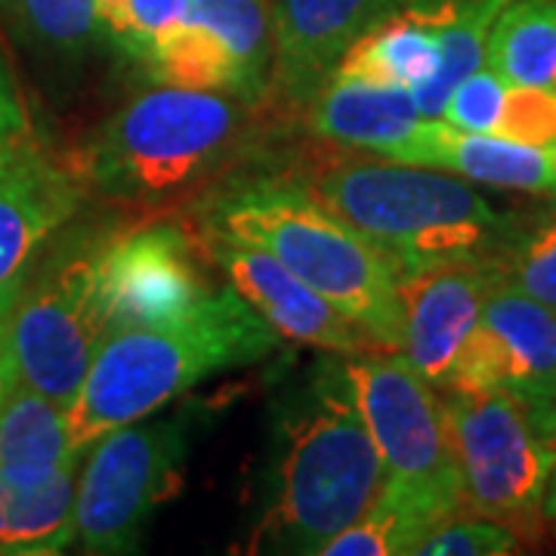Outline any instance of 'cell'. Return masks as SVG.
I'll return each instance as SVG.
<instances>
[{"label": "cell", "mask_w": 556, "mask_h": 556, "mask_svg": "<svg viewBox=\"0 0 556 556\" xmlns=\"http://www.w3.org/2000/svg\"><path fill=\"white\" fill-rule=\"evenodd\" d=\"M254 551L321 556L368 514L387 470L358 412L343 362H318L276 417Z\"/></svg>", "instance_id": "cell-1"}, {"label": "cell", "mask_w": 556, "mask_h": 556, "mask_svg": "<svg viewBox=\"0 0 556 556\" xmlns=\"http://www.w3.org/2000/svg\"><path fill=\"white\" fill-rule=\"evenodd\" d=\"M278 343L232 285L211 288L170 321L112 331L68 405L78 448L87 452L115 427L152 417L201 380L257 365Z\"/></svg>", "instance_id": "cell-2"}, {"label": "cell", "mask_w": 556, "mask_h": 556, "mask_svg": "<svg viewBox=\"0 0 556 556\" xmlns=\"http://www.w3.org/2000/svg\"><path fill=\"white\" fill-rule=\"evenodd\" d=\"M254 130V105L229 93L159 87L124 102L75 155L87 192L164 211L195 199L236 164Z\"/></svg>", "instance_id": "cell-3"}, {"label": "cell", "mask_w": 556, "mask_h": 556, "mask_svg": "<svg viewBox=\"0 0 556 556\" xmlns=\"http://www.w3.org/2000/svg\"><path fill=\"white\" fill-rule=\"evenodd\" d=\"M199 223L263 248L362 325L383 353H399L402 313L396 266L378 244L313 199L300 182H232L204 199Z\"/></svg>", "instance_id": "cell-4"}, {"label": "cell", "mask_w": 556, "mask_h": 556, "mask_svg": "<svg viewBox=\"0 0 556 556\" xmlns=\"http://www.w3.org/2000/svg\"><path fill=\"white\" fill-rule=\"evenodd\" d=\"M298 182L378 244L396 276L442 260L489 257L514 223L470 179L402 161H343Z\"/></svg>", "instance_id": "cell-5"}, {"label": "cell", "mask_w": 556, "mask_h": 556, "mask_svg": "<svg viewBox=\"0 0 556 556\" xmlns=\"http://www.w3.org/2000/svg\"><path fill=\"white\" fill-rule=\"evenodd\" d=\"M445 420L460 510L504 526L544 517L556 467V399L514 393H448Z\"/></svg>", "instance_id": "cell-6"}, {"label": "cell", "mask_w": 556, "mask_h": 556, "mask_svg": "<svg viewBox=\"0 0 556 556\" xmlns=\"http://www.w3.org/2000/svg\"><path fill=\"white\" fill-rule=\"evenodd\" d=\"M68 226L28 269L13 313L20 380L62 405L75 402L93 356L109 338L100 300L105 232Z\"/></svg>", "instance_id": "cell-7"}, {"label": "cell", "mask_w": 556, "mask_h": 556, "mask_svg": "<svg viewBox=\"0 0 556 556\" xmlns=\"http://www.w3.org/2000/svg\"><path fill=\"white\" fill-rule=\"evenodd\" d=\"M189 439L182 420H134L87 448L75 492V544L84 554H137L161 504L179 495Z\"/></svg>", "instance_id": "cell-8"}, {"label": "cell", "mask_w": 556, "mask_h": 556, "mask_svg": "<svg viewBox=\"0 0 556 556\" xmlns=\"http://www.w3.org/2000/svg\"><path fill=\"white\" fill-rule=\"evenodd\" d=\"M362 420L378 445L387 489L415 497L437 517L460 510L445 399L402 353H365L343 362Z\"/></svg>", "instance_id": "cell-9"}, {"label": "cell", "mask_w": 556, "mask_h": 556, "mask_svg": "<svg viewBox=\"0 0 556 556\" xmlns=\"http://www.w3.org/2000/svg\"><path fill=\"white\" fill-rule=\"evenodd\" d=\"M199 236L179 223H149L105 232L100 248V300L109 334L161 325L192 309L214 285L204 278Z\"/></svg>", "instance_id": "cell-10"}, {"label": "cell", "mask_w": 556, "mask_h": 556, "mask_svg": "<svg viewBox=\"0 0 556 556\" xmlns=\"http://www.w3.org/2000/svg\"><path fill=\"white\" fill-rule=\"evenodd\" d=\"M439 390L556 399V309L495 278Z\"/></svg>", "instance_id": "cell-11"}, {"label": "cell", "mask_w": 556, "mask_h": 556, "mask_svg": "<svg viewBox=\"0 0 556 556\" xmlns=\"http://www.w3.org/2000/svg\"><path fill=\"white\" fill-rule=\"evenodd\" d=\"M199 241L204 257L223 273L226 285H232L281 340L346 358L380 350L378 340L362 325L257 244L226 236L204 223H199Z\"/></svg>", "instance_id": "cell-12"}, {"label": "cell", "mask_w": 556, "mask_h": 556, "mask_svg": "<svg viewBox=\"0 0 556 556\" xmlns=\"http://www.w3.org/2000/svg\"><path fill=\"white\" fill-rule=\"evenodd\" d=\"M492 281L495 269L489 257L442 260L399 273V353L433 387H442L457 350L470 338Z\"/></svg>", "instance_id": "cell-13"}, {"label": "cell", "mask_w": 556, "mask_h": 556, "mask_svg": "<svg viewBox=\"0 0 556 556\" xmlns=\"http://www.w3.org/2000/svg\"><path fill=\"white\" fill-rule=\"evenodd\" d=\"M408 0H269L273 93L303 109L343 53Z\"/></svg>", "instance_id": "cell-14"}, {"label": "cell", "mask_w": 556, "mask_h": 556, "mask_svg": "<svg viewBox=\"0 0 556 556\" xmlns=\"http://www.w3.org/2000/svg\"><path fill=\"white\" fill-rule=\"evenodd\" d=\"M87 189L47 149L0 174V288L25 276L43 248L75 223Z\"/></svg>", "instance_id": "cell-15"}, {"label": "cell", "mask_w": 556, "mask_h": 556, "mask_svg": "<svg viewBox=\"0 0 556 556\" xmlns=\"http://www.w3.org/2000/svg\"><path fill=\"white\" fill-rule=\"evenodd\" d=\"M387 161L437 167L445 174L556 199V146H529L501 134L457 130L442 118H424Z\"/></svg>", "instance_id": "cell-16"}, {"label": "cell", "mask_w": 556, "mask_h": 556, "mask_svg": "<svg viewBox=\"0 0 556 556\" xmlns=\"http://www.w3.org/2000/svg\"><path fill=\"white\" fill-rule=\"evenodd\" d=\"M303 112L316 137L378 159H390L424 121L408 87L338 75L318 87Z\"/></svg>", "instance_id": "cell-17"}, {"label": "cell", "mask_w": 556, "mask_h": 556, "mask_svg": "<svg viewBox=\"0 0 556 556\" xmlns=\"http://www.w3.org/2000/svg\"><path fill=\"white\" fill-rule=\"evenodd\" d=\"M68 405L16 383L0 405V477L16 485H40L62 470L80 467Z\"/></svg>", "instance_id": "cell-18"}, {"label": "cell", "mask_w": 556, "mask_h": 556, "mask_svg": "<svg viewBox=\"0 0 556 556\" xmlns=\"http://www.w3.org/2000/svg\"><path fill=\"white\" fill-rule=\"evenodd\" d=\"M437 68L439 25L433 7L430 0H408L343 53L334 75L415 90L433 78Z\"/></svg>", "instance_id": "cell-19"}, {"label": "cell", "mask_w": 556, "mask_h": 556, "mask_svg": "<svg viewBox=\"0 0 556 556\" xmlns=\"http://www.w3.org/2000/svg\"><path fill=\"white\" fill-rule=\"evenodd\" d=\"M80 467L40 485L0 477V556H53L75 544V492Z\"/></svg>", "instance_id": "cell-20"}, {"label": "cell", "mask_w": 556, "mask_h": 556, "mask_svg": "<svg viewBox=\"0 0 556 556\" xmlns=\"http://www.w3.org/2000/svg\"><path fill=\"white\" fill-rule=\"evenodd\" d=\"M507 3L510 0H430L439 25V68L412 90L424 118H439L452 90L485 62L489 31Z\"/></svg>", "instance_id": "cell-21"}, {"label": "cell", "mask_w": 556, "mask_h": 556, "mask_svg": "<svg viewBox=\"0 0 556 556\" xmlns=\"http://www.w3.org/2000/svg\"><path fill=\"white\" fill-rule=\"evenodd\" d=\"M186 20L207 25L229 50L239 100L263 105L273 97V20L269 0H189Z\"/></svg>", "instance_id": "cell-22"}, {"label": "cell", "mask_w": 556, "mask_h": 556, "mask_svg": "<svg viewBox=\"0 0 556 556\" xmlns=\"http://www.w3.org/2000/svg\"><path fill=\"white\" fill-rule=\"evenodd\" d=\"M485 65L517 87H556V0H510L489 31Z\"/></svg>", "instance_id": "cell-23"}, {"label": "cell", "mask_w": 556, "mask_h": 556, "mask_svg": "<svg viewBox=\"0 0 556 556\" xmlns=\"http://www.w3.org/2000/svg\"><path fill=\"white\" fill-rule=\"evenodd\" d=\"M137 62L146 78L159 87L214 90L239 100V75L232 56L223 40L201 22L182 20L177 28L161 35Z\"/></svg>", "instance_id": "cell-24"}, {"label": "cell", "mask_w": 556, "mask_h": 556, "mask_svg": "<svg viewBox=\"0 0 556 556\" xmlns=\"http://www.w3.org/2000/svg\"><path fill=\"white\" fill-rule=\"evenodd\" d=\"M437 522H442V517L430 507L383 485L368 514L331 538L321 556H415L420 538Z\"/></svg>", "instance_id": "cell-25"}, {"label": "cell", "mask_w": 556, "mask_h": 556, "mask_svg": "<svg viewBox=\"0 0 556 556\" xmlns=\"http://www.w3.org/2000/svg\"><path fill=\"white\" fill-rule=\"evenodd\" d=\"M495 278L556 309V211L510 223L489 254Z\"/></svg>", "instance_id": "cell-26"}, {"label": "cell", "mask_w": 556, "mask_h": 556, "mask_svg": "<svg viewBox=\"0 0 556 556\" xmlns=\"http://www.w3.org/2000/svg\"><path fill=\"white\" fill-rule=\"evenodd\" d=\"M20 25L43 50L78 56L100 35L97 0H10Z\"/></svg>", "instance_id": "cell-27"}, {"label": "cell", "mask_w": 556, "mask_h": 556, "mask_svg": "<svg viewBox=\"0 0 556 556\" xmlns=\"http://www.w3.org/2000/svg\"><path fill=\"white\" fill-rule=\"evenodd\" d=\"M519 554V538L510 526L470 510H457L420 538L415 556H507Z\"/></svg>", "instance_id": "cell-28"}, {"label": "cell", "mask_w": 556, "mask_h": 556, "mask_svg": "<svg viewBox=\"0 0 556 556\" xmlns=\"http://www.w3.org/2000/svg\"><path fill=\"white\" fill-rule=\"evenodd\" d=\"M186 7L189 0H121L118 10L102 22L100 35L130 60H139L161 35L186 20Z\"/></svg>", "instance_id": "cell-29"}, {"label": "cell", "mask_w": 556, "mask_h": 556, "mask_svg": "<svg viewBox=\"0 0 556 556\" xmlns=\"http://www.w3.org/2000/svg\"><path fill=\"white\" fill-rule=\"evenodd\" d=\"M40 149L43 146H40L31 105L25 100L20 78L13 72V62L0 43V174Z\"/></svg>", "instance_id": "cell-30"}, {"label": "cell", "mask_w": 556, "mask_h": 556, "mask_svg": "<svg viewBox=\"0 0 556 556\" xmlns=\"http://www.w3.org/2000/svg\"><path fill=\"white\" fill-rule=\"evenodd\" d=\"M504 97H507V80L482 62L473 75H467L452 90V97L445 100V109L439 118L457 127V130L495 134Z\"/></svg>", "instance_id": "cell-31"}, {"label": "cell", "mask_w": 556, "mask_h": 556, "mask_svg": "<svg viewBox=\"0 0 556 556\" xmlns=\"http://www.w3.org/2000/svg\"><path fill=\"white\" fill-rule=\"evenodd\" d=\"M495 134L529 146H556V87L507 84Z\"/></svg>", "instance_id": "cell-32"}, {"label": "cell", "mask_w": 556, "mask_h": 556, "mask_svg": "<svg viewBox=\"0 0 556 556\" xmlns=\"http://www.w3.org/2000/svg\"><path fill=\"white\" fill-rule=\"evenodd\" d=\"M25 276L0 288V405L20 383V365H16V350H13V313H16V300H20Z\"/></svg>", "instance_id": "cell-33"}, {"label": "cell", "mask_w": 556, "mask_h": 556, "mask_svg": "<svg viewBox=\"0 0 556 556\" xmlns=\"http://www.w3.org/2000/svg\"><path fill=\"white\" fill-rule=\"evenodd\" d=\"M544 517L554 522L556 529V473L551 477V485H547V495H544Z\"/></svg>", "instance_id": "cell-34"}, {"label": "cell", "mask_w": 556, "mask_h": 556, "mask_svg": "<svg viewBox=\"0 0 556 556\" xmlns=\"http://www.w3.org/2000/svg\"><path fill=\"white\" fill-rule=\"evenodd\" d=\"M121 7V0H97V13H100V28H102V22L109 20L115 10Z\"/></svg>", "instance_id": "cell-35"}, {"label": "cell", "mask_w": 556, "mask_h": 556, "mask_svg": "<svg viewBox=\"0 0 556 556\" xmlns=\"http://www.w3.org/2000/svg\"><path fill=\"white\" fill-rule=\"evenodd\" d=\"M0 7H10V0H0Z\"/></svg>", "instance_id": "cell-36"}, {"label": "cell", "mask_w": 556, "mask_h": 556, "mask_svg": "<svg viewBox=\"0 0 556 556\" xmlns=\"http://www.w3.org/2000/svg\"><path fill=\"white\" fill-rule=\"evenodd\" d=\"M554 473H556V467H554Z\"/></svg>", "instance_id": "cell-37"}]
</instances>
